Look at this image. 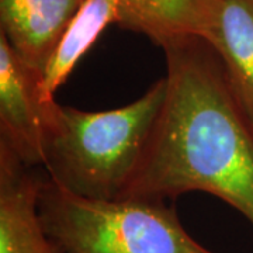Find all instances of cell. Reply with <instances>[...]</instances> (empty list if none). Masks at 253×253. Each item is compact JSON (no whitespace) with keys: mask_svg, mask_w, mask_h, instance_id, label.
<instances>
[{"mask_svg":"<svg viewBox=\"0 0 253 253\" xmlns=\"http://www.w3.org/2000/svg\"><path fill=\"white\" fill-rule=\"evenodd\" d=\"M166 97L141 162L120 199L212 194L253 226V126L229 90L214 48L200 37L161 46Z\"/></svg>","mask_w":253,"mask_h":253,"instance_id":"obj_1","label":"cell"},{"mask_svg":"<svg viewBox=\"0 0 253 253\" xmlns=\"http://www.w3.org/2000/svg\"><path fill=\"white\" fill-rule=\"evenodd\" d=\"M166 97L165 76L135 101L104 111L56 103L46 128L42 168L63 190L117 200L135 173Z\"/></svg>","mask_w":253,"mask_h":253,"instance_id":"obj_2","label":"cell"},{"mask_svg":"<svg viewBox=\"0 0 253 253\" xmlns=\"http://www.w3.org/2000/svg\"><path fill=\"white\" fill-rule=\"evenodd\" d=\"M38 212L56 253H215L190 235L165 200L86 199L46 177Z\"/></svg>","mask_w":253,"mask_h":253,"instance_id":"obj_3","label":"cell"},{"mask_svg":"<svg viewBox=\"0 0 253 253\" xmlns=\"http://www.w3.org/2000/svg\"><path fill=\"white\" fill-rule=\"evenodd\" d=\"M56 101L41 91V73L0 34V145L30 168L44 165L46 128Z\"/></svg>","mask_w":253,"mask_h":253,"instance_id":"obj_4","label":"cell"},{"mask_svg":"<svg viewBox=\"0 0 253 253\" xmlns=\"http://www.w3.org/2000/svg\"><path fill=\"white\" fill-rule=\"evenodd\" d=\"M42 181L0 145V253H56L38 212Z\"/></svg>","mask_w":253,"mask_h":253,"instance_id":"obj_5","label":"cell"},{"mask_svg":"<svg viewBox=\"0 0 253 253\" xmlns=\"http://www.w3.org/2000/svg\"><path fill=\"white\" fill-rule=\"evenodd\" d=\"M84 0H0V34L42 75L63 33Z\"/></svg>","mask_w":253,"mask_h":253,"instance_id":"obj_6","label":"cell"},{"mask_svg":"<svg viewBox=\"0 0 253 253\" xmlns=\"http://www.w3.org/2000/svg\"><path fill=\"white\" fill-rule=\"evenodd\" d=\"M236 103L253 126V0H215L203 33Z\"/></svg>","mask_w":253,"mask_h":253,"instance_id":"obj_7","label":"cell"},{"mask_svg":"<svg viewBox=\"0 0 253 253\" xmlns=\"http://www.w3.org/2000/svg\"><path fill=\"white\" fill-rule=\"evenodd\" d=\"M215 0H120L116 23L124 30L146 36L155 45L200 37Z\"/></svg>","mask_w":253,"mask_h":253,"instance_id":"obj_8","label":"cell"},{"mask_svg":"<svg viewBox=\"0 0 253 253\" xmlns=\"http://www.w3.org/2000/svg\"><path fill=\"white\" fill-rule=\"evenodd\" d=\"M118 6L120 0H84L41 75V91L48 101L55 100V91L104 28L116 23Z\"/></svg>","mask_w":253,"mask_h":253,"instance_id":"obj_9","label":"cell"}]
</instances>
